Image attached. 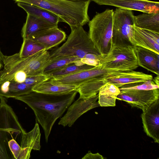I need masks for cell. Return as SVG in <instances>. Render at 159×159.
I'll return each instance as SVG.
<instances>
[{
  "instance_id": "cell-1",
  "label": "cell",
  "mask_w": 159,
  "mask_h": 159,
  "mask_svg": "<svg viewBox=\"0 0 159 159\" xmlns=\"http://www.w3.org/2000/svg\"><path fill=\"white\" fill-rule=\"evenodd\" d=\"M77 93L76 90L57 95L33 91L15 98L25 103L33 110L37 120L44 130L47 143L54 123L72 104Z\"/></svg>"
},
{
  "instance_id": "cell-2",
  "label": "cell",
  "mask_w": 159,
  "mask_h": 159,
  "mask_svg": "<svg viewBox=\"0 0 159 159\" xmlns=\"http://www.w3.org/2000/svg\"><path fill=\"white\" fill-rule=\"evenodd\" d=\"M34 5L57 16L60 22L67 24L72 29L83 26L90 21L88 9L90 0L72 2L66 0H13Z\"/></svg>"
},
{
  "instance_id": "cell-3",
  "label": "cell",
  "mask_w": 159,
  "mask_h": 159,
  "mask_svg": "<svg viewBox=\"0 0 159 159\" xmlns=\"http://www.w3.org/2000/svg\"><path fill=\"white\" fill-rule=\"evenodd\" d=\"M50 53L45 49L28 57H20L19 53L4 56L3 69L0 71V80H5L16 72L25 74L27 76L43 74L49 63Z\"/></svg>"
},
{
  "instance_id": "cell-4",
  "label": "cell",
  "mask_w": 159,
  "mask_h": 159,
  "mask_svg": "<svg viewBox=\"0 0 159 159\" xmlns=\"http://www.w3.org/2000/svg\"><path fill=\"white\" fill-rule=\"evenodd\" d=\"M0 159H14L8 142L14 139L18 140L20 144L25 130L4 98L0 97Z\"/></svg>"
},
{
  "instance_id": "cell-5",
  "label": "cell",
  "mask_w": 159,
  "mask_h": 159,
  "mask_svg": "<svg viewBox=\"0 0 159 159\" xmlns=\"http://www.w3.org/2000/svg\"><path fill=\"white\" fill-rule=\"evenodd\" d=\"M88 53L100 54L88 33L80 26L71 29L66 42L50 53L49 62L73 57L81 59Z\"/></svg>"
},
{
  "instance_id": "cell-6",
  "label": "cell",
  "mask_w": 159,
  "mask_h": 159,
  "mask_svg": "<svg viewBox=\"0 0 159 159\" xmlns=\"http://www.w3.org/2000/svg\"><path fill=\"white\" fill-rule=\"evenodd\" d=\"M113 12V9H107L96 12L88 22L89 37L102 56L107 53L112 45Z\"/></svg>"
},
{
  "instance_id": "cell-7",
  "label": "cell",
  "mask_w": 159,
  "mask_h": 159,
  "mask_svg": "<svg viewBox=\"0 0 159 159\" xmlns=\"http://www.w3.org/2000/svg\"><path fill=\"white\" fill-rule=\"evenodd\" d=\"M100 64L104 69L121 71H131L139 66L134 46L131 45H112L107 53L102 56Z\"/></svg>"
},
{
  "instance_id": "cell-8",
  "label": "cell",
  "mask_w": 159,
  "mask_h": 159,
  "mask_svg": "<svg viewBox=\"0 0 159 159\" xmlns=\"http://www.w3.org/2000/svg\"><path fill=\"white\" fill-rule=\"evenodd\" d=\"M134 17L131 10L117 8L114 11L112 45H135L132 27Z\"/></svg>"
},
{
  "instance_id": "cell-9",
  "label": "cell",
  "mask_w": 159,
  "mask_h": 159,
  "mask_svg": "<svg viewBox=\"0 0 159 159\" xmlns=\"http://www.w3.org/2000/svg\"><path fill=\"white\" fill-rule=\"evenodd\" d=\"M41 133L38 124L36 123L32 130L22 134L20 145L15 139L9 142V148L15 159H28L32 150H39L41 148Z\"/></svg>"
},
{
  "instance_id": "cell-10",
  "label": "cell",
  "mask_w": 159,
  "mask_h": 159,
  "mask_svg": "<svg viewBox=\"0 0 159 159\" xmlns=\"http://www.w3.org/2000/svg\"><path fill=\"white\" fill-rule=\"evenodd\" d=\"M121 72L105 69L101 65L71 75L61 77H51L54 82L63 84H72L77 87L89 80L95 79H107Z\"/></svg>"
},
{
  "instance_id": "cell-11",
  "label": "cell",
  "mask_w": 159,
  "mask_h": 159,
  "mask_svg": "<svg viewBox=\"0 0 159 159\" xmlns=\"http://www.w3.org/2000/svg\"><path fill=\"white\" fill-rule=\"evenodd\" d=\"M116 99L123 101L132 107L142 110L159 98V89L152 90L121 89Z\"/></svg>"
},
{
  "instance_id": "cell-12",
  "label": "cell",
  "mask_w": 159,
  "mask_h": 159,
  "mask_svg": "<svg viewBox=\"0 0 159 159\" xmlns=\"http://www.w3.org/2000/svg\"><path fill=\"white\" fill-rule=\"evenodd\" d=\"M98 94L89 98L84 99L79 97L67 108L66 114L62 117L58 124L64 127H71L82 115L95 107L100 106L97 100Z\"/></svg>"
},
{
  "instance_id": "cell-13",
  "label": "cell",
  "mask_w": 159,
  "mask_h": 159,
  "mask_svg": "<svg viewBox=\"0 0 159 159\" xmlns=\"http://www.w3.org/2000/svg\"><path fill=\"white\" fill-rule=\"evenodd\" d=\"M97 4L143 12H159V2L148 0H90Z\"/></svg>"
},
{
  "instance_id": "cell-14",
  "label": "cell",
  "mask_w": 159,
  "mask_h": 159,
  "mask_svg": "<svg viewBox=\"0 0 159 159\" xmlns=\"http://www.w3.org/2000/svg\"><path fill=\"white\" fill-rule=\"evenodd\" d=\"M141 118L144 130L155 143H159V98L143 110Z\"/></svg>"
},
{
  "instance_id": "cell-15",
  "label": "cell",
  "mask_w": 159,
  "mask_h": 159,
  "mask_svg": "<svg viewBox=\"0 0 159 159\" xmlns=\"http://www.w3.org/2000/svg\"><path fill=\"white\" fill-rule=\"evenodd\" d=\"M66 37L65 32L56 27L33 34L27 38L40 43L48 50L60 44Z\"/></svg>"
},
{
  "instance_id": "cell-16",
  "label": "cell",
  "mask_w": 159,
  "mask_h": 159,
  "mask_svg": "<svg viewBox=\"0 0 159 159\" xmlns=\"http://www.w3.org/2000/svg\"><path fill=\"white\" fill-rule=\"evenodd\" d=\"M135 45L159 54V33L132 25Z\"/></svg>"
},
{
  "instance_id": "cell-17",
  "label": "cell",
  "mask_w": 159,
  "mask_h": 159,
  "mask_svg": "<svg viewBox=\"0 0 159 159\" xmlns=\"http://www.w3.org/2000/svg\"><path fill=\"white\" fill-rule=\"evenodd\" d=\"M139 66L159 75V54L139 46H134Z\"/></svg>"
},
{
  "instance_id": "cell-18",
  "label": "cell",
  "mask_w": 159,
  "mask_h": 159,
  "mask_svg": "<svg viewBox=\"0 0 159 159\" xmlns=\"http://www.w3.org/2000/svg\"><path fill=\"white\" fill-rule=\"evenodd\" d=\"M152 79L151 75L132 70L121 71L117 75L109 77L107 80V82L119 88L125 84L143 83Z\"/></svg>"
},
{
  "instance_id": "cell-19",
  "label": "cell",
  "mask_w": 159,
  "mask_h": 159,
  "mask_svg": "<svg viewBox=\"0 0 159 159\" xmlns=\"http://www.w3.org/2000/svg\"><path fill=\"white\" fill-rule=\"evenodd\" d=\"M33 87L11 80H0V97L15 98L32 92Z\"/></svg>"
},
{
  "instance_id": "cell-20",
  "label": "cell",
  "mask_w": 159,
  "mask_h": 159,
  "mask_svg": "<svg viewBox=\"0 0 159 159\" xmlns=\"http://www.w3.org/2000/svg\"><path fill=\"white\" fill-rule=\"evenodd\" d=\"M56 27L58 26L41 18L27 13L25 22L21 30V36L23 39H27L33 34Z\"/></svg>"
},
{
  "instance_id": "cell-21",
  "label": "cell",
  "mask_w": 159,
  "mask_h": 159,
  "mask_svg": "<svg viewBox=\"0 0 159 159\" xmlns=\"http://www.w3.org/2000/svg\"><path fill=\"white\" fill-rule=\"evenodd\" d=\"M51 78L34 85L32 88L33 91L57 95L67 93L76 90L77 86L75 85L54 82Z\"/></svg>"
},
{
  "instance_id": "cell-22",
  "label": "cell",
  "mask_w": 159,
  "mask_h": 159,
  "mask_svg": "<svg viewBox=\"0 0 159 159\" xmlns=\"http://www.w3.org/2000/svg\"><path fill=\"white\" fill-rule=\"evenodd\" d=\"M119 88L107 82L100 89L98 93V102L101 107H114L118 95L120 93Z\"/></svg>"
},
{
  "instance_id": "cell-23",
  "label": "cell",
  "mask_w": 159,
  "mask_h": 159,
  "mask_svg": "<svg viewBox=\"0 0 159 159\" xmlns=\"http://www.w3.org/2000/svg\"><path fill=\"white\" fill-rule=\"evenodd\" d=\"M134 25L143 29L159 33V12H143L134 16Z\"/></svg>"
},
{
  "instance_id": "cell-24",
  "label": "cell",
  "mask_w": 159,
  "mask_h": 159,
  "mask_svg": "<svg viewBox=\"0 0 159 159\" xmlns=\"http://www.w3.org/2000/svg\"><path fill=\"white\" fill-rule=\"evenodd\" d=\"M17 5L24 9L27 13L41 18L57 25L60 22V19L57 16L43 8L22 2H17Z\"/></svg>"
},
{
  "instance_id": "cell-25",
  "label": "cell",
  "mask_w": 159,
  "mask_h": 159,
  "mask_svg": "<svg viewBox=\"0 0 159 159\" xmlns=\"http://www.w3.org/2000/svg\"><path fill=\"white\" fill-rule=\"evenodd\" d=\"M107 82V79H93L79 85L76 90L79 93V97L88 99L98 94L101 88Z\"/></svg>"
},
{
  "instance_id": "cell-26",
  "label": "cell",
  "mask_w": 159,
  "mask_h": 159,
  "mask_svg": "<svg viewBox=\"0 0 159 159\" xmlns=\"http://www.w3.org/2000/svg\"><path fill=\"white\" fill-rule=\"evenodd\" d=\"M94 67L84 64L80 60L69 64L64 68L50 73L48 75L51 77H61L74 74Z\"/></svg>"
},
{
  "instance_id": "cell-27",
  "label": "cell",
  "mask_w": 159,
  "mask_h": 159,
  "mask_svg": "<svg viewBox=\"0 0 159 159\" xmlns=\"http://www.w3.org/2000/svg\"><path fill=\"white\" fill-rule=\"evenodd\" d=\"M45 49L43 46L29 39H23V42L19 52L20 57L32 55L40 51Z\"/></svg>"
},
{
  "instance_id": "cell-28",
  "label": "cell",
  "mask_w": 159,
  "mask_h": 159,
  "mask_svg": "<svg viewBox=\"0 0 159 159\" xmlns=\"http://www.w3.org/2000/svg\"><path fill=\"white\" fill-rule=\"evenodd\" d=\"M80 58L76 57L61 58L49 62L45 68L43 74L48 75L50 73L61 69L71 63L80 60Z\"/></svg>"
},
{
  "instance_id": "cell-29",
  "label": "cell",
  "mask_w": 159,
  "mask_h": 159,
  "mask_svg": "<svg viewBox=\"0 0 159 159\" xmlns=\"http://www.w3.org/2000/svg\"><path fill=\"white\" fill-rule=\"evenodd\" d=\"M102 56L93 53H88L80 59V61L84 64L96 67L100 65V61Z\"/></svg>"
},
{
  "instance_id": "cell-30",
  "label": "cell",
  "mask_w": 159,
  "mask_h": 159,
  "mask_svg": "<svg viewBox=\"0 0 159 159\" xmlns=\"http://www.w3.org/2000/svg\"><path fill=\"white\" fill-rule=\"evenodd\" d=\"M51 78V77L49 75L44 74L28 76L26 77L24 83L34 86L38 84Z\"/></svg>"
},
{
  "instance_id": "cell-31",
  "label": "cell",
  "mask_w": 159,
  "mask_h": 159,
  "mask_svg": "<svg viewBox=\"0 0 159 159\" xmlns=\"http://www.w3.org/2000/svg\"><path fill=\"white\" fill-rule=\"evenodd\" d=\"M104 157L103 156L99 154V153L93 154L91 153L90 151H89L83 157L82 159H103Z\"/></svg>"
},
{
  "instance_id": "cell-32",
  "label": "cell",
  "mask_w": 159,
  "mask_h": 159,
  "mask_svg": "<svg viewBox=\"0 0 159 159\" xmlns=\"http://www.w3.org/2000/svg\"><path fill=\"white\" fill-rule=\"evenodd\" d=\"M159 75H157V76L155 77L153 80L155 83L157 85H159Z\"/></svg>"
},
{
  "instance_id": "cell-33",
  "label": "cell",
  "mask_w": 159,
  "mask_h": 159,
  "mask_svg": "<svg viewBox=\"0 0 159 159\" xmlns=\"http://www.w3.org/2000/svg\"><path fill=\"white\" fill-rule=\"evenodd\" d=\"M67 1H72V2H80L83 1H87L89 0H66Z\"/></svg>"
},
{
  "instance_id": "cell-34",
  "label": "cell",
  "mask_w": 159,
  "mask_h": 159,
  "mask_svg": "<svg viewBox=\"0 0 159 159\" xmlns=\"http://www.w3.org/2000/svg\"><path fill=\"white\" fill-rule=\"evenodd\" d=\"M3 65L0 64V69L3 66Z\"/></svg>"
}]
</instances>
